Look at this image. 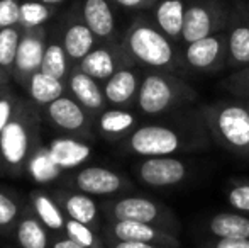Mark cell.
Returning <instances> with one entry per match:
<instances>
[{
  "mask_svg": "<svg viewBox=\"0 0 249 248\" xmlns=\"http://www.w3.org/2000/svg\"><path fill=\"white\" fill-rule=\"evenodd\" d=\"M197 92L171 72L149 70L142 75L136 109L141 116L161 117L197 100Z\"/></svg>",
  "mask_w": 249,
  "mask_h": 248,
  "instance_id": "277c9868",
  "label": "cell"
},
{
  "mask_svg": "<svg viewBox=\"0 0 249 248\" xmlns=\"http://www.w3.org/2000/svg\"><path fill=\"white\" fill-rule=\"evenodd\" d=\"M83 20L100 43L115 41V14L108 0H83L78 7Z\"/></svg>",
  "mask_w": 249,
  "mask_h": 248,
  "instance_id": "44dd1931",
  "label": "cell"
},
{
  "mask_svg": "<svg viewBox=\"0 0 249 248\" xmlns=\"http://www.w3.org/2000/svg\"><path fill=\"white\" fill-rule=\"evenodd\" d=\"M66 87H68L70 95L75 100H78L93 116H99L102 111L108 107L102 83L87 75L85 72H82L78 66H73L71 73L66 80Z\"/></svg>",
  "mask_w": 249,
  "mask_h": 248,
  "instance_id": "ffe728a7",
  "label": "cell"
},
{
  "mask_svg": "<svg viewBox=\"0 0 249 248\" xmlns=\"http://www.w3.org/2000/svg\"><path fill=\"white\" fill-rule=\"evenodd\" d=\"M10 83H14L12 76L0 66V87H10Z\"/></svg>",
  "mask_w": 249,
  "mask_h": 248,
  "instance_id": "ab89813d",
  "label": "cell"
},
{
  "mask_svg": "<svg viewBox=\"0 0 249 248\" xmlns=\"http://www.w3.org/2000/svg\"><path fill=\"white\" fill-rule=\"evenodd\" d=\"M107 248H170L163 245H156V243H144V242H122V240H112L104 238Z\"/></svg>",
  "mask_w": 249,
  "mask_h": 248,
  "instance_id": "8d00e7d4",
  "label": "cell"
},
{
  "mask_svg": "<svg viewBox=\"0 0 249 248\" xmlns=\"http://www.w3.org/2000/svg\"><path fill=\"white\" fill-rule=\"evenodd\" d=\"M22 90L24 95L41 109V107L51 104L53 100L65 95L68 92V87H66L65 80H59L39 70V72H36L31 76V80Z\"/></svg>",
  "mask_w": 249,
  "mask_h": 248,
  "instance_id": "d4e9b609",
  "label": "cell"
},
{
  "mask_svg": "<svg viewBox=\"0 0 249 248\" xmlns=\"http://www.w3.org/2000/svg\"><path fill=\"white\" fill-rule=\"evenodd\" d=\"M102 212L107 221H136L148 223L178 235L181 225L177 214L168 206L149 197L136 194H122L117 197L102 199Z\"/></svg>",
  "mask_w": 249,
  "mask_h": 248,
  "instance_id": "8992f818",
  "label": "cell"
},
{
  "mask_svg": "<svg viewBox=\"0 0 249 248\" xmlns=\"http://www.w3.org/2000/svg\"><path fill=\"white\" fill-rule=\"evenodd\" d=\"M73 66L75 65L70 60V57H68V53H66L59 36L56 34V31H51V33L48 34L46 50H44L43 63H41V72L66 82L70 73H71Z\"/></svg>",
  "mask_w": 249,
  "mask_h": 248,
  "instance_id": "484cf974",
  "label": "cell"
},
{
  "mask_svg": "<svg viewBox=\"0 0 249 248\" xmlns=\"http://www.w3.org/2000/svg\"><path fill=\"white\" fill-rule=\"evenodd\" d=\"M22 0H0V29L20 26Z\"/></svg>",
  "mask_w": 249,
  "mask_h": 248,
  "instance_id": "1f68e13d",
  "label": "cell"
},
{
  "mask_svg": "<svg viewBox=\"0 0 249 248\" xmlns=\"http://www.w3.org/2000/svg\"><path fill=\"white\" fill-rule=\"evenodd\" d=\"M29 209V199L20 191L0 186V242H9L20 216Z\"/></svg>",
  "mask_w": 249,
  "mask_h": 248,
  "instance_id": "603a6c76",
  "label": "cell"
},
{
  "mask_svg": "<svg viewBox=\"0 0 249 248\" xmlns=\"http://www.w3.org/2000/svg\"><path fill=\"white\" fill-rule=\"evenodd\" d=\"M76 66L87 75L95 78L97 82L104 83L117 70L124 68V66H136V63L129 57L122 43L105 41V43L97 44Z\"/></svg>",
  "mask_w": 249,
  "mask_h": 248,
  "instance_id": "7c38bea8",
  "label": "cell"
},
{
  "mask_svg": "<svg viewBox=\"0 0 249 248\" xmlns=\"http://www.w3.org/2000/svg\"><path fill=\"white\" fill-rule=\"evenodd\" d=\"M58 186L85 192L92 197L110 199L122 194H129L134 184L122 172L105 165H80L68 170L61 177Z\"/></svg>",
  "mask_w": 249,
  "mask_h": 248,
  "instance_id": "52a82bcc",
  "label": "cell"
},
{
  "mask_svg": "<svg viewBox=\"0 0 249 248\" xmlns=\"http://www.w3.org/2000/svg\"><path fill=\"white\" fill-rule=\"evenodd\" d=\"M66 236L85 248H107L102 233L70 218L66 221Z\"/></svg>",
  "mask_w": 249,
  "mask_h": 248,
  "instance_id": "4dcf8cb0",
  "label": "cell"
},
{
  "mask_svg": "<svg viewBox=\"0 0 249 248\" xmlns=\"http://www.w3.org/2000/svg\"><path fill=\"white\" fill-rule=\"evenodd\" d=\"M53 16H54V7L37 0H24L20 5V27L33 29V27L46 26Z\"/></svg>",
  "mask_w": 249,
  "mask_h": 248,
  "instance_id": "f546056e",
  "label": "cell"
},
{
  "mask_svg": "<svg viewBox=\"0 0 249 248\" xmlns=\"http://www.w3.org/2000/svg\"><path fill=\"white\" fill-rule=\"evenodd\" d=\"M43 123L61 136L80 139H93L95 136V116L85 109L68 92L51 104L41 107Z\"/></svg>",
  "mask_w": 249,
  "mask_h": 248,
  "instance_id": "ba28073f",
  "label": "cell"
},
{
  "mask_svg": "<svg viewBox=\"0 0 249 248\" xmlns=\"http://www.w3.org/2000/svg\"><path fill=\"white\" fill-rule=\"evenodd\" d=\"M229 16L224 5L217 0H190L185 7L181 43L187 46L198 39L224 31Z\"/></svg>",
  "mask_w": 249,
  "mask_h": 248,
  "instance_id": "9c48e42d",
  "label": "cell"
},
{
  "mask_svg": "<svg viewBox=\"0 0 249 248\" xmlns=\"http://www.w3.org/2000/svg\"><path fill=\"white\" fill-rule=\"evenodd\" d=\"M9 89H10V87H0V97H2L3 94H5V92H7V90H9Z\"/></svg>",
  "mask_w": 249,
  "mask_h": 248,
  "instance_id": "7bdbcfd3",
  "label": "cell"
},
{
  "mask_svg": "<svg viewBox=\"0 0 249 248\" xmlns=\"http://www.w3.org/2000/svg\"><path fill=\"white\" fill-rule=\"evenodd\" d=\"M2 248H16V247H12L10 243H7V242H2Z\"/></svg>",
  "mask_w": 249,
  "mask_h": 248,
  "instance_id": "ee69618b",
  "label": "cell"
},
{
  "mask_svg": "<svg viewBox=\"0 0 249 248\" xmlns=\"http://www.w3.org/2000/svg\"><path fill=\"white\" fill-rule=\"evenodd\" d=\"M132 173L142 186L164 189L180 186L188 175V167L183 160L175 156H149L132 165Z\"/></svg>",
  "mask_w": 249,
  "mask_h": 248,
  "instance_id": "30bf717a",
  "label": "cell"
},
{
  "mask_svg": "<svg viewBox=\"0 0 249 248\" xmlns=\"http://www.w3.org/2000/svg\"><path fill=\"white\" fill-rule=\"evenodd\" d=\"M37 2H43V3H46V5L56 7V5H59V3L65 2V0H37Z\"/></svg>",
  "mask_w": 249,
  "mask_h": 248,
  "instance_id": "60d3db41",
  "label": "cell"
},
{
  "mask_svg": "<svg viewBox=\"0 0 249 248\" xmlns=\"http://www.w3.org/2000/svg\"><path fill=\"white\" fill-rule=\"evenodd\" d=\"M51 248H85L78 245L76 242L70 240L68 236H53V247Z\"/></svg>",
  "mask_w": 249,
  "mask_h": 248,
  "instance_id": "f35d334b",
  "label": "cell"
},
{
  "mask_svg": "<svg viewBox=\"0 0 249 248\" xmlns=\"http://www.w3.org/2000/svg\"><path fill=\"white\" fill-rule=\"evenodd\" d=\"M24 29L20 26H12L0 29V66L12 76L14 63H16V55L19 50L20 38H22Z\"/></svg>",
  "mask_w": 249,
  "mask_h": 248,
  "instance_id": "f1b7e54d",
  "label": "cell"
},
{
  "mask_svg": "<svg viewBox=\"0 0 249 248\" xmlns=\"http://www.w3.org/2000/svg\"><path fill=\"white\" fill-rule=\"evenodd\" d=\"M227 65H249V24H234L227 31Z\"/></svg>",
  "mask_w": 249,
  "mask_h": 248,
  "instance_id": "83f0119b",
  "label": "cell"
},
{
  "mask_svg": "<svg viewBox=\"0 0 249 248\" xmlns=\"http://www.w3.org/2000/svg\"><path fill=\"white\" fill-rule=\"evenodd\" d=\"M7 243L16 248H51L53 235L29 208L20 216L19 223L16 225L12 236Z\"/></svg>",
  "mask_w": 249,
  "mask_h": 248,
  "instance_id": "7402d4cb",
  "label": "cell"
},
{
  "mask_svg": "<svg viewBox=\"0 0 249 248\" xmlns=\"http://www.w3.org/2000/svg\"><path fill=\"white\" fill-rule=\"evenodd\" d=\"M48 34H50V31L46 29V26L24 29L12 72L14 83L20 89H24L31 80V76L41 70Z\"/></svg>",
  "mask_w": 249,
  "mask_h": 248,
  "instance_id": "8fae6325",
  "label": "cell"
},
{
  "mask_svg": "<svg viewBox=\"0 0 249 248\" xmlns=\"http://www.w3.org/2000/svg\"><path fill=\"white\" fill-rule=\"evenodd\" d=\"M41 126V109L22 95L12 119L0 133V153L7 177H24L27 173L29 162L43 146Z\"/></svg>",
  "mask_w": 249,
  "mask_h": 248,
  "instance_id": "6da1fadb",
  "label": "cell"
},
{
  "mask_svg": "<svg viewBox=\"0 0 249 248\" xmlns=\"http://www.w3.org/2000/svg\"><path fill=\"white\" fill-rule=\"evenodd\" d=\"M185 7V0H158L154 3V24L175 43H181Z\"/></svg>",
  "mask_w": 249,
  "mask_h": 248,
  "instance_id": "cb8c5ba5",
  "label": "cell"
},
{
  "mask_svg": "<svg viewBox=\"0 0 249 248\" xmlns=\"http://www.w3.org/2000/svg\"><path fill=\"white\" fill-rule=\"evenodd\" d=\"M54 31L59 36L66 53H68L70 60H71V63L75 66L100 43L95 34L92 33V29H90L85 20H83L82 14H80V9H78V12L71 10L70 14H66L63 22L59 24Z\"/></svg>",
  "mask_w": 249,
  "mask_h": 248,
  "instance_id": "2e32d148",
  "label": "cell"
},
{
  "mask_svg": "<svg viewBox=\"0 0 249 248\" xmlns=\"http://www.w3.org/2000/svg\"><path fill=\"white\" fill-rule=\"evenodd\" d=\"M139 119L132 109L107 107L99 116H95V134L107 143L121 145L136 128Z\"/></svg>",
  "mask_w": 249,
  "mask_h": 248,
  "instance_id": "d6986e66",
  "label": "cell"
},
{
  "mask_svg": "<svg viewBox=\"0 0 249 248\" xmlns=\"http://www.w3.org/2000/svg\"><path fill=\"white\" fill-rule=\"evenodd\" d=\"M117 5L124 7V9H131V10H142V9H149L153 7L158 0H114Z\"/></svg>",
  "mask_w": 249,
  "mask_h": 248,
  "instance_id": "74e56055",
  "label": "cell"
},
{
  "mask_svg": "<svg viewBox=\"0 0 249 248\" xmlns=\"http://www.w3.org/2000/svg\"><path fill=\"white\" fill-rule=\"evenodd\" d=\"M202 117L209 133L231 153L249 158V106L215 102L203 107Z\"/></svg>",
  "mask_w": 249,
  "mask_h": 248,
  "instance_id": "5b68a950",
  "label": "cell"
},
{
  "mask_svg": "<svg viewBox=\"0 0 249 248\" xmlns=\"http://www.w3.org/2000/svg\"><path fill=\"white\" fill-rule=\"evenodd\" d=\"M227 85H231V89L234 92H241V94H249V65L246 68H243L239 73L232 75L231 78L226 80Z\"/></svg>",
  "mask_w": 249,
  "mask_h": 248,
  "instance_id": "e575fe53",
  "label": "cell"
},
{
  "mask_svg": "<svg viewBox=\"0 0 249 248\" xmlns=\"http://www.w3.org/2000/svg\"><path fill=\"white\" fill-rule=\"evenodd\" d=\"M104 238L122 240V242H144L156 243V245L180 248V238L171 231L163 228H158L148 223H136V221H107L105 219L102 228Z\"/></svg>",
  "mask_w": 249,
  "mask_h": 248,
  "instance_id": "9a60e30c",
  "label": "cell"
},
{
  "mask_svg": "<svg viewBox=\"0 0 249 248\" xmlns=\"http://www.w3.org/2000/svg\"><path fill=\"white\" fill-rule=\"evenodd\" d=\"M50 189L51 194L54 195V199L58 201V204L61 206V209L70 219L83 223V225L93 228L95 231L102 233L105 218L100 204L95 201V197L85 194V192L63 186H54Z\"/></svg>",
  "mask_w": 249,
  "mask_h": 248,
  "instance_id": "5bb4252c",
  "label": "cell"
},
{
  "mask_svg": "<svg viewBox=\"0 0 249 248\" xmlns=\"http://www.w3.org/2000/svg\"><path fill=\"white\" fill-rule=\"evenodd\" d=\"M121 43L136 65L149 70L173 73L183 65V55L178 53L175 41L144 17L132 20Z\"/></svg>",
  "mask_w": 249,
  "mask_h": 248,
  "instance_id": "3957f363",
  "label": "cell"
},
{
  "mask_svg": "<svg viewBox=\"0 0 249 248\" xmlns=\"http://www.w3.org/2000/svg\"><path fill=\"white\" fill-rule=\"evenodd\" d=\"M213 238H249V216L244 212H219L207 223Z\"/></svg>",
  "mask_w": 249,
  "mask_h": 248,
  "instance_id": "4316f807",
  "label": "cell"
},
{
  "mask_svg": "<svg viewBox=\"0 0 249 248\" xmlns=\"http://www.w3.org/2000/svg\"><path fill=\"white\" fill-rule=\"evenodd\" d=\"M20 99H22V95L14 92L12 87L0 97V133H2V129L7 126V123L12 119V116H14V113H16L17 106H19Z\"/></svg>",
  "mask_w": 249,
  "mask_h": 248,
  "instance_id": "d6a6232c",
  "label": "cell"
},
{
  "mask_svg": "<svg viewBox=\"0 0 249 248\" xmlns=\"http://www.w3.org/2000/svg\"><path fill=\"white\" fill-rule=\"evenodd\" d=\"M31 211L48 228L53 236H66V221L68 216L58 204L50 187H37L27 192Z\"/></svg>",
  "mask_w": 249,
  "mask_h": 248,
  "instance_id": "ac0fdd59",
  "label": "cell"
},
{
  "mask_svg": "<svg viewBox=\"0 0 249 248\" xmlns=\"http://www.w3.org/2000/svg\"><path fill=\"white\" fill-rule=\"evenodd\" d=\"M183 65L202 73H213L227 65V33L215 34L190 43L183 50Z\"/></svg>",
  "mask_w": 249,
  "mask_h": 248,
  "instance_id": "4fadbf2b",
  "label": "cell"
},
{
  "mask_svg": "<svg viewBox=\"0 0 249 248\" xmlns=\"http://www.w3.org/2000/svg\"><path fill=\"white\" fill-rule=\"evenodd\" d=\"M200 248H249V238H215L213 242L203 243Z\"/></svg>",
  "mask_w": 249,
  "mask_h": 248,
  "instance_id": "d590c367",
  "label": "cell"
},
{
  "mask_svg": "<svg viewBox=\"0 0 249 248\" xmlns=\"http://www.w3.org/2000/svg\"><path fill=\"white\" fill-rule=\"evenodd\" d=\"M144 72L136 66H124L117 70L108 80L102 83L108 107H121V109H132L138 102L139 87L142 82Z\"/></svg>",
  "mask_w": 249,
  "mask_h": 248,
  "instance_id": "e0dca14e",
  "label": "cell"
},
{
  "mask_svg": "<svg viewBox=\"0 0 249 248\" xmlns=\"http://www.w3.org/2000/svg\"><path fill=\"white\" fill-rule=\"evenodd\" d=\"M202 126L195 124H141L121 143V150L139 158L173 156L195 150L202 145V134H195Z\"/></svg>",
  "mask_w": 249,
  "mask_h": 248,
  "instance_id": "7a4b0ae2",
  "label": "cell"
},
{
  "mask_svg": "<svg viewBox=\"0 0 249 248\" xmlns=\"http://www.w3.org/2000/svg\"><path fill=\"white\" fill-rule=\"evenodd\" d=\"M0 177H7L5 165H3V158H2V153H0Z\"/></svg>",
  "mask_w": 249,
  "mask_h": 248,
  "instance_id": "b9f144b4",
  "label": "cell"
},
{
  "mask_svg": "<svg viewBox=\"0 0 249 248\" xmlns=\"http://www.w3.org/2000/svg\"><path fill=\"white\" fill-rule=\"evenodd\" d=\"M227 201L234 211L249 214V184H237L231 187L227 192Z\"/></svg>",
  "mask_w": 249,
  "mask_h": 248,
  "instance_id": "836d02e7",
  "label": "cell"
}]
</instances>
